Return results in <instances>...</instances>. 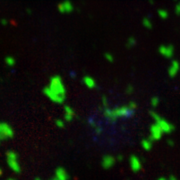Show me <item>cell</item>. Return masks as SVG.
<instances>
[{"label":"cell","instance_id":"1","mask_svg":"<svg viewBox=\"0 0 180 180\" xmlns=\"http://www.w3.org/2000/svg\"><path fill=\"white\" fill-rule=\"evenodd\" d=\"M45 96L56 104H62L66 98V90L63 81L59 76H54L50 79L49 85L43 89Z\"/></svg>","mask_w":180,"mask_h":180},{"label":"cell","instance_id":"2","mask_svg":"<svg viewBox=\"0 0 180 180\" xmlns=\"http://www.w3.org/2000/svg\"><path fill=\"white\" fill-rule=\"evenodd\" d=\"M135 110L130 108L129 105H123L120 107H116L114 109H110V108L105 107L104 111H103V114H104L105 118L112 123H115L117 119L121 118V117H125V118H129L135 114Z\"/></svg>","mask_w":180,"mask_h":180},{"label":"cell","instance_id":"3","mask_svg":"<svg viewBox=\"0 0 180 180\" xmlns=\"http://www.w3.org/2000/svg\"><path fill=\"white\" fill-rule=\"evenodd\" d=\"M6 163L12 172L19 174L21 172V164L19 162L18 153L14 150H8L6 152Z\"/></svg>","mask_w":180,"mask_h":180},{"label":"cell","instance_id":"4","mask_svg":"<svg viewBox=\"0 0 180 180\" xmlns=\"http://www.w3.org/2000/svg\"><path fill=\"white\" fill-rule=\"evenodd\" d=\"M149 115L152 117V119L155 121V123H157L160 126L161 129L163 130L164 133L170 134V133H172L175 129H176V127H175V126L172 123H170L169 121L164 119L163 117H161L158 113H157V112L153 111V110H150L149 111Z\"/></svg>","mask_w":180,"mask_h":180},{"label":"cell","instance_id":"5","mask_svg":"<svg viewBox=\"0 0 180 180\" xmlns=\"http://www.w3.org/2000/svg\"><path fill=\"white\" fill-rule=\"evenodd\" d=\"M15 131L14 128L5 121H0V137L3 139V141L8 140L14 137Z\"/></svg>","mask_w":180,"mask_h":180},{"label":"cell","instance_id":"6","mask_svg":"<svg viewBox=\"0 0 180 180\" xmlns=\"http://www.w3.org/2000/svg\"><path fill=\"white\" fill-rule=\"evenodd\" d=\"M163 134H164L163 130L161 129V127L157 123L150 125L149 136H148V138H150L153 142L160 140V139L162 138V136H163Z\"/></svg>","mask_w":180,"mask_h":180},{"label":"cell","instance_id":"7","mask_svg":"<svg viewBox=\"0 0 180 180\" xmlns=\"http://www.w3.org/2000/svg\"><path fill=\"white\" fill-rule=\"evenodd\" d=\"M144 160H141L137 155H135V154L130 155L129 165H130V168H131V170L134 173H137L142 169V162Z\"/></svg>","mask_w":180,"mask_h":180},{"label":"cell","instance_id":"8","mask_svg":"<svg viewBox=\"0 0 180 180\" xmlns=\"http://www.w3.org/2000/svg\"><path fill=\"white\" fill-rule=\"evenodd\" d=\"M71 176L64 167H57L54 171V175L50 178L51 180H70Z\"/></svg>","mask_w":180,"mask_h":180},{"label":"cell","instance_id":"9","mask_svg":"<svg viewBox=\"0 0 180 180\" xmlns=\"http://www.w3.org/2000/svg\"><path fill=\"white\" fill-rule=\"evenodd\" d=\"M116 157L110 154H105L103 155L102 159H101V166L104 170H109L111 169L116 163Z\"/></svg>","mask_w":180,"mask_h":180},{"label":"cell","instance_id":"10","mask_svg":"<svg viewBox=\"0 0 180 180\" xmlns=\"http://www.w3.org/2000/svg\"><path fill=\"white\" fill-rule=\"evenodd\" d=\"M75 111L74 109L69 105H64V120L67 122H70L74 119L75 117Z\"/></svg>","mask_w":180,"mask_h":180},{"label":"cell","instance_id":"11","mask_svg":"<svg viewBox=\"0 0 180 180\" xmlns=\"http://www.w3.org/2000/svg\"><path fill=\"white\" fill-rule=\"evenodd\" d=\"M159 52L163 56L170 58L174 53V48H173V46H161L159 48Z\"/></svg>","mask_w":180,"mask_h":180},{"label":"cell","instance_id":"12","mask_svg":"<svg viewBox=\"0 0 180 180\" xmlns=\"http://www.w3.org/2000/svg\"><path fill=\"white\" fill-rule=\"evenodd\" d=\"M153 142L150 138H144V139H142L141 140V146H142V148L145 151H150L152 148H153Z\"/></svg>","mask_w":180,"mask_h":180},{"label":"cell","instance_id":"13","mask_svg":"<svg viewBox=\"0 0 180 180\" xmlns=\"http://www.w3.org/2000/svg\"><path fill=\"white\" fill-rule=\"evenodd\" d=\"M83 83L86 85V87L89 88V89H93L97 86L96 84V81L94 80L92 77H90V76H85L83 78Z\"/></svg>","mask_w":180,"mask_h":180},{"label":"cell","instance_id":"14","mask_svg":"<svg viewBox=\"0 0 180 180\" xmlns=\"http://www.w3.org/2000/svg\"><path fill=\"white\" fill-rule=\"evenodd\" d=\"M178 70H179V64H178V62L174 61L172 64H171V66L168 68V74H169L170 77H174V76H176Z\"/></svg>","mask_w":180,"mask_h":180},{"label":"cell","instance_id":"15","mask_svg":"<svg viewBox=\"0 0 180 180\" xmlns=\"http://www.w3.org/2000/svg\"><path fill=\"white\" fill-rule=\"evenodd\" d=\"M66 5H67V1L61 3L60 5H59V10L61 12H63V13H67V12H70L72 9H73V8H72L71 3L68 4V6H66Z\"/></svg>","mask_w":180,"mask_h":180},{"label":"cell","instance_id":"16","mask_svg":"<svg viewBox=\"0 0 180 180\" xmlns=\"http://www.w3.org/2000/svg\"><path fill=\"white\" fill-rule=\"evenodd\" d=\"M89 124H90V126H91V128H92V130L94 131V133H95L96 135H100L101 134V132H102V129L99 127V126L94 122V121H92V120H89Z\"/></svg>","mask_w":180,"mask_h":180},{"label":"cell","instance_id":"17","mask_svg":"<svg viewBox=\"0 0 180 180\" xmlns=\"http://www.w3.org/2000/svg\"><path fill=\"white\" fill-rule=\"evenodd\" d=\"M54 123H55V125L57 126L58 128H60V129L65 128V120L64 119H60V118L55 119Z\"/></svg>","mask_w":180,"mask_h":180},{"label":"cell","instance_id":"18","mask_svg":"<svg viewBox=\"0 0 180 180\" xmlns=\"http://www.w3.org/2000/svg\"><path fill=\"white\" fill-rule=\"evenodd\" d=\"M159 102H160V99L157 96H154V97L151 98V105H152V107H156L157 105L159 104Z\"/></svg>","mask_w":180,"mask_h":180},{"label":"cell","instance_id":"19","mask_svg":"<svg viewBox=\"0 0 180 180\" xmlns=\"http://www.w3.org/2000/svg\"><path fill=\"white\" fill-rule=\"evenodd\" d=\"M143 25L145 26V27H147V28H151V27H152L151 22L148 20L147 18H144V19H143Z\"/></svg>","mask_w":180,"mask_h":180},{"label":"cell","instance_id":"20","mask_svg":"<svg viewBox=\"0 0 180 180\" xmlns=\"http://www.w3.org/2000/svg\"><path fill=\"white\" fill-rule=\"evenodd\" d=\"M158 14L162 17V18H167L168 17V12L165 10H159Z\"/></svg>","mask_w":180,"mask_h":180},{"label":"cell","instance_id":"21","mask_svg":"<svg viewBox=\"0 0 180 180\" xmlns=\"http://www.w3.org/2000/svg\"><path fill=\"white\" fill-rule=\"evenodd\" d=\"M135 43H136V41H135V39H134V38H130V39L128 40L127 46H128V47H132L133 45H135Z\"/></svg>","mask_w":180,"mask_h":180},{"label":"cell","instance_id":"22","mask_svg":"<svg viewBox=\"0 0 180 180\" xmlns=\"http://www.w3.org/2000/svg\"><path fill=\"white\" fill-rule=\"evenodd\" d=\"M166 143H167V145H169L170 147H173L175 144L174 140H172V139H170V138H168L167 140H166Z\"/></svg>","mask_w":180,"mask_h":180},{"label":"cell","instance_id":"23","mask_svg":"<svg viewBox=\"0 0 180 180\" xmlns=\"http://www.w3.org/2000/svg\"><path fill=\"white\" fill-rule=\"evenodd\" d=\"M102 103H103V106L105 107H108V100H107V97L106 96H103L102 97Z\"/></svg>","mask_w":180,"mask_h":180},{"label":"cell","instance_id":"24","mask_svg":"<svg viewBox=\"0 0 180 180\" xmlns=\"http://www.w3.org/2000/svg\"><path fill=\"white\" fill-rule=\"evenodd\" d=\"M128 105H129V107H130V108H132V109H134V110L136 109V107H137L136 102H134V101H130Z\"/></svg>","mask_w":180,"mask_h":180},{"label":"cell","instance_id":"25","mask_svg":"<svg viewBox=\"0 0 180 180\" xmlns=\"http://www.w3.org/2000/svg\"><path fill=\"white\" fill-rule=\"evenodd\" d=\"M105 58L107 60H109V62H112L113 61V57L111 56V54H109V53H106L105 54Z\"/></svg>","mask_w":180,"mask_h":180},{"label":"cell","instance_id":"26","mask_svg":"<svg viewBox=\"0 0 180 180\" xmlns=\"http://www.w3.org/2000/svg\"><path fill=\"white\" fill-rule=\"evenodd\" d=\"M133 86H131V85H129V86L127 87V89H126V93H128V94H131L133 92Z\"/></svg>","mask_w":180,"mask_h":180},{"label":"cell","instance_id":"27","mask_svg":"<svg viewBox=\"0 0 180 180\" xmlns=\"http://www.w3.org/2000/svg\"><path fill=\"white\" fill-rule=\"evenodd\" d=\"M123 159H124V156H123L122 154L117 155V157H116V160L118 161V162H122V161H123Z\"/></svg>","mask_w":180,"mask_h":180},{"label":"cell","instance_id":"28","mask_svg":"<svg viewBox=\"0 0 180 180\" xmlns=\"http://www.w3.org/2000/svg\"><path fill=\"white\" fill-rule=\"evenodd\" d=\"M175 11H176V13H177L178 15H180V2L178 3V5L176 6V10H175Z\"/></svg>","mask_w":180,"mask_h":180},{"label":"cell","instance_id":"29","mask_svg":"<svg viewBox=\"0 0 180 180\" xmlns=\"http://www.w3.org/2000/svg\"><path fill=\"white\" fill-rule=\"evenodd\" d=\"M157 180H168V178H166V177H163V176H161V177H159Z\"/></svg>","mask_w":180,"mask_h":180},{"label":"cell","instance_id":"30","mask_svg":"<svg viewBox=\"0 0 180 180\" xmlns=\"http://www.w3.org/2000/svg\"><path fill=\"white\" fill-rule=\"evenodd\" d=\"M5 180H17V179L14 178V177H8V178H6Z\"/></svg>","mask_w":180,"mask_h":180},{"label":"cell","instance_id":"31","mask_svg":"<svg viewBox=\"0 0 180 180\" xmlns=\"http://www.w3.org/2000/svg\"><path fill=\"white\" fill-rule=\"evenodd\" d=\"M2 175H3V169H2L1 167H0V177H1Z\"/></svg>","mask_w":180,"mask_h":180},{"label":"cell","instance_id":"32","mask_svg":"<svg viewBox=\"0 0 180 180\" xmlns=\"http://www.w3.org/2000/svg\"><path fill=\"white\" fill-rule=\"evenodd\" d=\"M3 142V139L1 138V137H0V145H1V143Z\"/></svg>","mask_w":180,"mask_h":180},{"label":"cell","instance_id":"33","mask_svg":"<svg viewBox=\"0 0 180 180\" xmlns=\"http://www.w3.org/2000/svg\"><path fill=\"white\" fill-rule=\"evenodd\" d=\"M34 180H42V179H41V178H40V177H36V178H35Z\"/></svg>","mask_w":180,"mask_h":180},{"label":"cell","instance_id":"34","mask_svg":"<svg viewBox=\"0 0 180 180\" xmlns=\"http://www.w3.org/2000/svg\"><path fill=\"white\" fill-rule=\"evenodd\" d=\"M49 180H51V179H49Z\"/></svg>","mask_w":180,"mask_h":180}]
</instances>
